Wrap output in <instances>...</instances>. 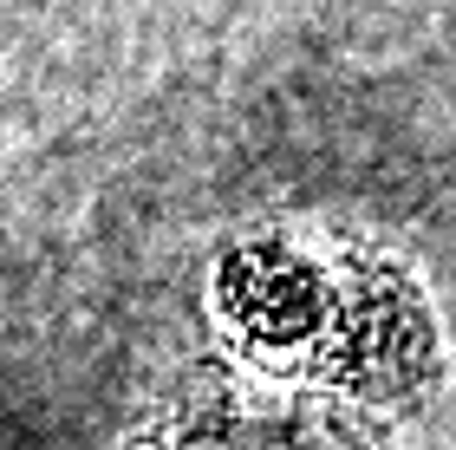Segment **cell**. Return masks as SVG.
Instances as JSON below:
<instances>
[{
	"label": "cell",
	"mask_w": 456,
	"mask_h": 450,
	"mask_svg": "<svg viewBox=\"0 0 456 450\" xmlns=\"http://www.w3.org/2000/svg\"><path fill=\"white\" fill-rule=\"evenodd\" d=\"M228 314L235 326L255 346L267 353H287V346L314 340V326L333 314V300H326V281L306 268L300 255L287 249H267V255H241L235 268H228Z\"/></svg>",
	"instance_id": "cell-1"
}]
</instances>
